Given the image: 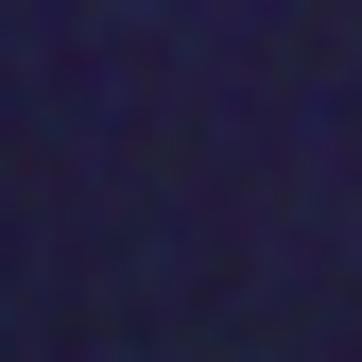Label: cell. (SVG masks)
I'll return each mask as SVG.
<instances>
[]
</instances>
